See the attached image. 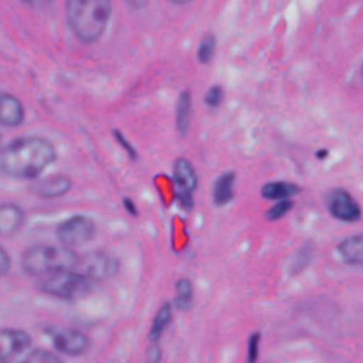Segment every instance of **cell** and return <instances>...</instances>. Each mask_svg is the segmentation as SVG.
<instances>
[{
  "mask_svg": "<svg viewBox=\"0 0 363 363\" xmlns=\"http://www.w3.org/2000/svg\"><path fill=\"white\" fill-rule=\"evenodd\" d=\"M57 160V149L41 136H23L0 150V173L10 179H38Z\"/></svg>",
  "mask_w": 363,
  "mask_h": 363,
  "instance_id": "6da1fadb",
  "label": "cell"
},
{
  "mask_svg": "<svg viewBox=\"0 0 363 363\" xmlns=\"http://www.w3.org/2000/svg\"><path fill=\"white\" fill-rule=\"evenodd\" d=\"M112 17V0H65V18L71 33L85 44L98 41Z\"/></svg>",
  "mask_w": 363,
  "mask_h": 363,
  "instance_id": "7a4b0ae2",
  "label": "cell"
},
{
  "mask_svg": "<svg viewBox=\"0 0 363 363\" xmlns=\"http://www.w3.org/2000/svg\"><path fill=\"white\" fill-rule=\"evenodd\" d=\"M79 255L65 245L38 244L27 248L21 255V269L28 275H51L75 269Z\"/></svg>",
  "mask_w": 363,
  "mask_h": 363,
  "instance_id": "3957f363",
  "label": "cell"
},
{
  "mask_svg": "<svg viewBox=\"0 0 363 363\" xmlns=\"http://www.w3.org/2000/svg\"><path fill=\"white\" fill-rule=\"evenodd\" d=\"M94 284V281H91L77 269H71L43 277L37 282V289L44 295L61 301H78L92 292Z\"/></svg>",
  "mask_w": 363,
  "mask_h": 363,
  "instance_id": "277c9868",
  "label": "cell"
},
{
  "mask_svg": "<svg viewBox=\"0 0 363 363\" xmlns=\"http://www.w3.org/2000/svg\"><path fill=\"white\" fill-rule=\"evenodd\" d=\"M44 333L57 352L69 357L84 356L91 347V337L79 329L48 325Z\"/></svg>",
  "mask_w": 363,
  "mask_h": 363,
  "instance_id": "5b68a950",
  "label": "cell"
},
{
  "mask_svg": "<svg viewBox=\"0 0 363 363\" xmlns=\"http://www.w3.org/2000/svg\"><path fill=\"white\" fill-rule=\"evenodd\" d=\"M55 234L62 245L74 250L92 241L96 234V224L85 214H74L57 225Z\"/></svg>",
  "mask_w": 363,
  "mask_h": 363,
  "instance_id": "8992f818",
  "label": "cell"
},
{
  "mask_svg": "<svg viewBox=\"0 0 363 363\" xmlns=\"http://www.w3.org/2000/svg\"><path fill=\"white\" fill-rule=\"evenodd\" d=\"M119 259L104 250L88 251L84 255H79L77 271L89 278L94 282L106 281L113 278L119 271Z\"/></svg>",
  "mask_w": 363,
  "mask_h": 363,
  "instance_id": "52a82bcc",
  "label": "cell"
},
{
  "mask_svg": "<svg viewBox=\"0 0 363 363\" xmlns=\"http://www.w3.org/2000/svg\"><path fill=\"white\" fill-rule=\"evenodd\" d=\"M326 208L329 214L343 223H354L362 218V207L356 199L345 189H332L326 196Z\"/></svg>",
  "mask_w": 363,
  "mask_h": 363,
  "instance_id": "ba28073f",
  "label": "cell"
},
{
  "mask_svg": "<svg viewBox=\"0 0 363 363\" xmlns=\"http://www.w3.org/2000/svg\"><path fill=\"white\" fill-rule=\"evenodd\" d=\"M31 346V336L20 328H0V363H13Z\"/></svg>",
  "mask_w": 363,
  "mask_h": 363,
  "instance_id": "9c48e42d",
  "label": "cell"
},
{
  "mask_svg": "<svg viewBox=\"0 0 363 363\" xmlns=\"http://www.w3.org/2000/svg\"><path fill=\"white\" fill-rule=\"evenodd\" d=\"M72 189V180L67 174H52L38 179L30 186L31 193L41 199H57L65 196Z\"/></svg>",
  "mask_w": 363,
  "mask_h": 363,
  "instance_id": "30bf717a",
  "label": "cell"
},
{
  "mask_svg": "<svg viewBox=\"0 0 363 363\" xmlns=\"http://www.w3.org/2000/svg\"><path fill=\"white\" fill-rule=\"evenodd\" d=\"M172 179L174 191H184L193 194L199 186L197 172L191 162L186 157H177L173 162Z\"/></svg>",
  "mask_w": 363,
  "mask_h": 363,
  "instance_id": "8fae6325",
  "label": "cell"
},
{
  "mask_svg": "<svg viewBox=\"0 0 363 363\" xmlns=\"http://www.w3.org/2000/svg\"><path fill=\"white\" fill-rule=\"evenodd\" d=\"M26 119V109L20 98L0 91V126L17 128Z\"/></svg>",
  "mask_w": 363,
  "mask_h": 363,
  "instance_id": "7c38bea8",
  "label": "cell"
},
{
  "mask_svg": "<svg viewBox=\"0 0 363 363\" xmlns=\"http://www.w3.org/2000/svg\"><path fill=\"white\" fill-rule=\"evenodd\" d=\"M26 221L24 210L16 203L0 204V237H11L18 233Z\"/></svg>",
  "mask_w": 363,
  "mask_h": 363,
  "instance_id": "4fadbf2b",
  "label": "cell"
},
{
  "mask_svg": "<svg viewBox=\"0 0 363 363\" xmlns=\"http://www.w3.org/2000/svg\"><path fill=\"white\" fill-rule=\"evenodd\" d=\"M336 252L343 262L354 267H363V233L343 238L337 244Z\"/></svg>",
  "mask_w": 363,
  "mask_h": 363,
  "instance_id": "5bb4252c",
  "label": "cell"
},
{
  "mask_svg": "<svg viewBox=\"0 0 363 363\" xmlns=\"http://www.w3.org/2000/svg\"><path fill=\"white\" fill-rule=\"evenodd\" d=\"M235 187V174L233 172L221 173L213 184V201L217 206H225L234 199Z\"/></svg>",
  "mask_w": 363,
  "mask_h": 363,
  "instance_id": "9a60e30c",
  "label": "cell"
},
{
  "mask_svg": "<svg viewBox=\"0 0 363 363\" xmlns=\"http://www.w3.org/2000/svg\"><path fill=\"white\" fill-rule=\"evenodd\" d=\"M173 303L172 302H164L160 305V308L155 312L150 328H149V340L152 342H159L162 335L166 332L169 325L172 323L173 319Z\"/></svg>",
  "mask_w": 363,
  "mask_h": 363,
  "instance_id": "2e32d148",
  "label": "cell"
},
{
  "mask_svg": "<svg viewBox=\"0 0 363 363\" xmlns=\"http://www.w3.org/2000/svg\"><path fill=\"white\" fill-rule=\"evenodd\" d=\"M193 113V101L189 91H182L177 96L176 102V112H174V123L177 130L184 135L190 128Z\"/></svg>",
  "mask_w": 363,
  "mask_h": 363,
  "instance_id": "e0dca14e",
  "label": "cell"
},
{
  "mask_svg": "<svg viewBox=\"0 0 363 363\" xmlns=\"http://www.w3.org/2000/svg\"><path fill=\"white\" fill-rule=\"evenodd\" d=\"M299 191H301L299 186L289 182L277 180V182H269L264 184L261 189V196L267 200L281 201V200H291V197H294Z\"/></svg>",
  "mask_w": 363,
  "mask_h": 363,
  "instance_id": "ac0fdd59",
  "label": "cell"
},
{
  "mask_svg": "<svg viewBox=\"0 0 363 363\" xmlns=\"http://www.w3.org/2000/svg\"><path fill=\"white\" fill-rule=\"evenodd\" d=\"M194 299V286L189 278H180L174 282L173 308L177 311H187L191 308Z\"/></svg>",
  "mask_w": 363,
  "mask_h": 363,
  "instance_id": "d6986e66",
  "label": "cell"
},
{
  "mask_svg": "<svg viewBox=\"0 0 363 363\" xmlns=\"http://www.w3.org/2000/svg\"><path fill=\"white\" fill-rule=\"evenodd\" d=\"M20 363H64L58 354L47 349L30 350Z\"/></svg>",
  "mask_w": 363,
  "mask_h": 363,
  "instance_id": "ffe728a7",
  "label": "cell"
},
{
  "mask_svg": "<svg viewBox=\"0 0 363 363\" xmlns=\"http://www.w3.org/2000/svg\"><path fill=\"white\" fill-rule=\"evenodd\" d=\"M216 52V37L206 35L197 45V60L201 64H208Z\"/></svg>",
  "mask_w": 363,
  "mask_h": 363,
  "instance_id": "44dd1931",
  "label": "cell"
},
{
  "mask_svg": "<svg viewBox=\"0 0 363 363\" xmlns=\"http://www.w3.org/2000/svg\"><path fill=\"white\" fill-rule=\"evenodd\" d=\"M294 207L292 200H281L277 204H274L268 211H267V218L269 221H277L281 220L284 216H286L291 208Z\"/></svg>",
  "mask_w": 363,
  "mask_h": 363,
  "instance_id": "7402d4cb",
  "label": "cell"
},
{
  "mask_svg": "<svg viewBox=\"0 0 363 363\" xmlns=\"http://www.w3.org/2000/svg\"><path fill=\"white\" fill-rule=\"evenodd\" d=\"M113 138H115L116 143L122 147V150H123L130 159H133V160L138 159V152H136L135 146L130 143V140L125 136V133H123L122 130L113 129Z\"/></svg>",
  "mask_w": 363,
  "mask_h": 363,
  "instance_id": "603a6c76",
  "label": "cell"
},
{
  "mask_svg": "<svg viewBox=\"0 0 363 363\" xmlns=\"http://www.w3.org/2000/svg\"><path fill=\"white\" fill-rule=\"evenodd\" d=\"M224 98V91L220 85H213L207 89L206 95H204V102L208 108H217Z\"/></svg>",
  "mask_w": 363,
  "mask_h": 363,
  "instance_id": "cb8c5ba5",
  "label": "cell"
},
{
  "mask_svg": "<svg viewBox=\"0 0 363 363\" xmlns=\"http://www.w3.org/2000/svg\"><path fill=\"white\" fill-rule=\"evenodd\" d=\"M259 340L261 335L258 332H254L248 337L247 343V363H255L258 359V352H259Z\"/></svg>",
  "mask_w": 363,
  "mask_h": 363,
  "instance_id": "d4e9b609",
  "label": "cell"
},
{
  "mask_svg": "<svg viewBox=\"0 0 363 363\" xmlns=\"http://www.w3.org/2000/svg\"><path fill=\"white\" fill-rule=\"evenodd\" d=\"M162 357H163L162 346L159 345V342H152L149 345V347L146 349V362L147 363H160Z\"/></svg>",
  "mask_w": 363,
  "mask_h": 363,
  "instance_id": "484cf974",
  "label": "cell"
},
{
  "mask_svg": "<svg viewBox=\"0 0 363 363\" xmlns=\"http://www.w3.org/2000/svg\"><path fill=\"white\" fill-rule=\"evenodd\" d=\"M10 268H11V257L7 252V250L0 245V277L7 275Z\"/></svg>",
  "mask_w": 363,
  "mask_h": 363,
  "instance_id": "4316f807",
  "label": "cell"
},
{
  "mask_svg": "<svg viewBox=\"0 0 363 363\" xmlns=\"http://www.w3.org/2000/svg\"><path fill=\"white\" fill-rule=\"evenodd\" d=\"M126 3V6L132 10H142L147 6L149 0H123Z\"/></svg>",
  "mask_w": 363,
  "mask_h": 363,
  "instance_id": "83f0119b",
  "label": "cell"
},
{
  "mask_svg": "<svg viewBox=\"0 0 363 363\" xmlns=\"http://www.w3.org/2000/svg\"><path fill=\"white\" fill-rule=\"evenodd\" d=\"M123 207H125V210H126L130 216H138V207H136V204H135V201H133L132 199L125 197V199H123Z\"/></svg>",
  "mask_w": 363,
  "mask_h": 363,
  "instance_id": "f1b7e54d",
  "label": "cell"
},
{
  "mask_svg": "<svg viewBox=\"0 0 363 363\" xmlns=\"http://www.w3.org/2000/svg\"><path fill=\"white\" fill-rule=\"evenodd\" d=\"M23 1L24 4L30 6V7H35V9H40V7H44L47 6L48 3H51V0H20Z\"/></svg>",
  "mask_w": 363,
  "mask_h": 363,
  "instance_id": "f546056e",
  "label": "cell"
},
{
  "mask_svg": "<svg viewBox=\"0 0 363 363\" xmlns=\"http://www.w3.org/2000/svg\"><path fill=\"white\" fill-rule=\"evenodd\" d=\"M170 3H173V4H179V6H182V4H187V3H190L191 0H169Z\"/></svg>",
  "mask_w": 363,
  "mask_h": 363,
  "instance_id": "4dcf8cb0",
  "label": "cell"
},
{
  "mask_svg": "<svg viewBox=\"0 0 363 363\" xmlns=\"http://www.w3.org/2000/svg\"><path fill=\"white\" fill-rule=\"evenodd\" d=\"M362 79H363V65H362Z\"/></svg>",
  "mask_w": 363,
  "mask_h": 363,
  "instance_id": "1f68e13d",
  "label": "cell"
},
{
  "mask_svg": "<svg viewBox=\"0 0 363 363\" xmlns=\"http://www.w3.org/2000/svg\"><path fill=\"white\" fill-rule=\"evenodd\" d=\"M0 143H1V136H0Z\"/></svg>",
  "mask_w": 363,
  "mask_h": 363,
  "instance_id": "d6a6232c",
  "label": "cell"
}]
</instances>
